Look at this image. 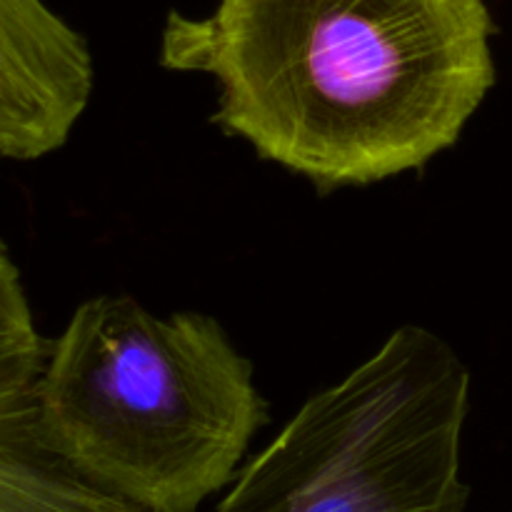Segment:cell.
<instances>
[{
	"label": "cell",
	"mask_w": 512,
	"mask_h": 512,
	"mask_svg": "<svg viewBox=\"0 0 512 512\" xmlns=\"http://www.w3.org/2000/svg\"><path fill=\"white\" fill-rule=\"evenodd\" d=\"M485 0H220L173 13L160 65L218 83L215 120L323 188L423 168L495 83Z\"/></svg>",
	"instance_id": "cell-1"
},
{
	"label": "cell",
	"mask_w": 512,
	"mask_h": 512,
	"mask_svg": "<svg viewBox=\"0 0 512 512\" xmlns=\"http://www.w3.org/2000/svg\"><path fill=\"white\" fill-rule=\"evenodd\" d=\"M35 413L50 448L150 512H198L268 423L218 320L158 318L125 295L83 303L48 345Z\"/></svg>",
	"instance_id": "cell-2"
},
{
	"label": "cell",
	"mask_w": 512,
	"mask_h": 512,
	"mask_svg": "<svg viewBox=\"0 0 512 512\" xmlns=\"http://www.w3.org/2000/svg\"><path fill=\"white\" fill-rule=\"evenodd\" d=\"M470 373L440 335L395 330L238 470L213 512H465Z\"/></svg>",
	"instance_id": "cell-3"
},
{
	"label": "cell",
	"mask_w": 512,
	"mask_h": 512,
	"mask_svg": "<svg viewBox=\"0 0 512 512\" xmlns=\"http://www.w3.org/2000/svg\"><path fill=\"white\" fill-rule=\"evenodd\" d=\"M88 43L45 0H0V158L68 143L93 95Z\"/></svg>",
	"instance_id": "cell-4"
},
{
	"label": "cell",
	"mask_w": 512,
	"mask_h": 512,
	"mask_svg": "<svg viewBox=\"0 0 512 512\" xmlns=\"http://www.w3.org/2000/svg\"><path fill=\"white\" fill-rule=\"evenodd\" d=\"M23 278L0 240V438L35 418V388L48 358Z\"/></svg>",
	"instance_id": "cell-5"
}]
</instances>
